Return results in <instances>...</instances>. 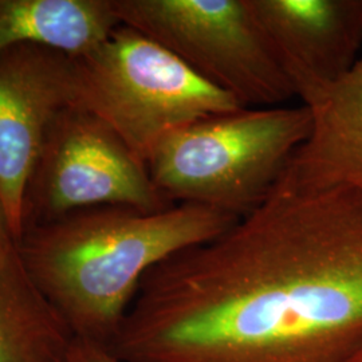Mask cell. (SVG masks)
Masks as SVG:
<instances>
[{"instance_id":"3957f363","label":"cell","mask_w":362,"mask_h":362,"mask_svg":"<svg viewBox=\"0 0 362 362\" xmlns=\"http://www.w3.org/2000/svg\"><path fill=\"white\" fill-rule=\"evenodd\" d=\"M303 106L240 107L161 139L146 160L158 192L236 218L258 207L310 133Z\"/></svg>"},{"instance_id":"7a4b0ae2","label":"cell","mask_w":362,"mask_h":362,"mask_svg":"<svg viewBox=\"0 0 362 362\" xmlns=\"http://www.w3.org/2000/svg\"><path fill=\"white\" fill-rule=\"evenodd\" d=\"M236 219L192 203L160 211L85 208L27 228L18 254L76 341L106 348L146 272L215 238Z\"/></svg>"},{"instance_id":"6da1fadb","label":"cell","mask_w":362,"mask_h":362,"mask_svg":"<svg viewBox=\"0 0 362 362\" xmlns=\"http://www.w3.org/2000/svg\"><path fill=\"white\" fill-rule=\"evenodd\" d=\"M119 362H356L362 194L287 167L258 207L145 274Z\"/></svg>"},{"instance_id":"4fadbf2b","label":"cell","mask_w":362,"mask_h":362,"mask_svg":"<svg viewBox=\"0 0 362 362\" xmlns=\"http://www.w3.org/2000/svg\"><path fill=\"white\" fill-rule=\"evenodd\" d=\"M69 362H119L116 357H113L107 350L89 344V342H81L76 341L74 346L70 354Z\"/></svg>"},{"instance_id":"8fae6325","label":"cell","mask_w":362,"mask_h":362,"mask_svg":"<svg viewBox=\"0 0 362 362\" xmlns=\"http://www.w3.org/2000/svg\"><path fill=\"white\" fill-rule=\"evenodd\" d=\"M74 342L21 258L0 269V362H69Z\"/></svg>"},{"instance_id":"9c48e42d","label":"cell","mask_w":362,"mask_h":362,"mask_svg":"<svg viewBox=\"0 0 362 362\" xmlns=\"http://www.w3.org/2000/svg\"><path fill=\"white\" fill-rule=\"evenodd\" d=\"M310 115V133L288 167L315 185H345L362 194V54L330 81L294 79Z\"/></svg>"},{"instance_id":"8992f818","label":"cell","mask_w":362,"mask_h":362,"mask_svg":"<svg viewBox=\"0 0 362 362\" xmlns=\"http://www.w3.org/2000/svg\"><path fill=\"white\" fill-rule=\"evenodd\" d=\"M105 206L160 211L175 204L158 192L146 164L115 130L69 105L47 130L27 184L25 231L79 209Z\"/></svg>"},{"instance_id":"277c9868","label":"cell","mask_w":362,"mask_h":362,"mask_svg":"<svg viewBox=\"0 0 362 362\" xmlns=\"http://www.w3.org/2000/svg\"><path fill=\"white\" fill-rule=\"evenodd\" d=\"M71 105L104 121L145 164L170 132L242 107L175 54L125 25L93 52L73 58Z\"/></svg>"},{"instance_id":"30bf717a","label":"cell","mask_w":362,"mask_h":362,"mask_svg":"<svg viewBox=\"0 0 362 362\" xmlns=\"http://www.w3.org/2000/svg\"><path fill=\"white\" fill-rule=\"evenodd\" d=\"M119 25L113 0H0V54L37 46L79 58Z\"/></svg>"},{"instance_id":"7c38bea8","label":"cell","mask_w":362,"mask_h":362,"mask_svg":"<svg viewBox=\"0 0 362 362\" xmlns=\"http://www.w3.org/2000/svg\"><path fill=\"white\" fill-rule=\"evenodd\" d=\"M18 258V243L13 238L8 216L0 196V269L10 266Z\"/></svg>"},{"instance_id":"52a82bcc","label":"cell","mask_w":362,"mask_h":362,"mask_svg":"<svg viewBox=\"0 0 362 362\" xmlns=\"http://www.w3.org/2000/svg\"><path fill=\"white\" fill-rule=\"evenodd\" d=\"M73 58L37 46L0 54V196L16 243L23 208L45 136L58 113L71 105Z\"/></svg>"},{"instance_id":"5bb4252c","label":"cell","mask_w":362,"mask_h":362,"mask_svg":"<svg viewBox=\"0 0 362 362\" xmlns=\"http://www.w3.org/2000/svg\"><path fill=\"white\" fill-rule=\"evenodd\" d=\"M356 362H362V354H361V357H360V358H358V360H357V361Z\"/></svg>"},{"instance_id":"ba28073f","label":"cell","mask_w":362,"mask_h":362,"mask_svg":"<svg viewBox=\"0 0 362 362\" xmlns=\"http://www.w3.org/2000/svg\"><path fill=\"white\" fill-rule=\"evenodd\" d=\"M272 52L294 79L330 81L362 54V0H248Z\"/></svg>"},{"instance_id":"5b68a950","label":"cell","mask_w":362,"mask_h":362,"mask_svg":"<svg viewBox=\"0 0 362 362\" xmlns=\"http://www.w3.org/2000/svg\"><path fill=\"white\" fill-rule=\"evenodd\" d=\"M121 25L175 54L242 107L297 97L248 0H113Z\"/></svg>"}]
</instances>
